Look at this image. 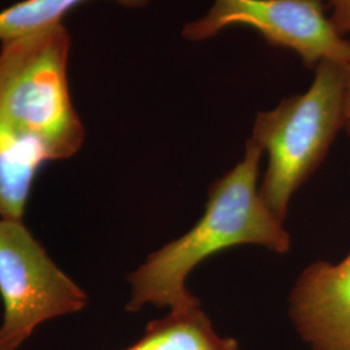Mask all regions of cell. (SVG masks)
<instances>
[{"label": "cell", "instance_id": "1", "mask_svg": "<svg viewBox=\"0 0 350 350\" xmlns=\"http://www.w3.org/2000/svg\"><path fill=\"white\" fill-rule=\"evenodd\" d=\"M262 154L250 139L241 161L208 188L204 214L195 226L152 252L127 276L131 289L126 312L138 313L150 305L174 309L199 301L188 291V276L200 263L224 250L239 245H258L278 254L291 250V235L260 193Z\"/></svg>", "mask_w": 350, "mask_h": 350}, {"label": "cell", "instance_id": "2", "mask_svg": "<svg viewBox=\"0 0 350 350\" xmlns=\"http://www.w3.org/2000/svg\"><path fill=\"white\" fill-rule=\"evenodd\" d=\"M70 43L62 23L1 42L0 120L47 161L73 157L85 142L68 85Z\"/></svg>", "mask_w": 350, "mask_h": 350}, {"label": "cell", "instance_id": "3", "mask_svg": "<svg viewBox=\"0 0 350 350\" xmlns=\"http://www.w3.org/2000/svg\"><path fill=\"white\" fill-rule=\"evenodd\" d=\"M342 91V65L322 62L308 91L256 118L250 139L267 154L260 193L282 222L293 195L325 161L344 129Z\"/></svg>", "mask_w": 350, "mask_h": 350}, {"label": "cell", "instance_id": "4", "mask_svg": "<svg viewBox=\"0 0 350 350\" xmlns=\"http://www.w3.org/2000/svg\"><path fill=\"white\" fill-rule=\"evenodd\" d=\"M0 350H18L47 321L78 313L88 293L20 221L0 219Z\"/></svg>", "mask_w": 350, "mask_h": 350}, {"label": "cell", "instance_id": "5", "mask_svg": "<svg viewBox=\"0 0 350 350\" xmlns=\"http://www.w3.org/2000/svg\"><path fill=\"white\" fill-rule=\"evenodd\" d=\"M325 0H215L206 16L183 29V37L202 42L234 25L250 26L274 46L295 51L315 69L322 62L348 60L350 42L327 16Z\"/></svg>", "mask_w": 350, "mask_h": 350}, {"label": "cell", "instance_id": "6", "mask_svg": "<svg viewBox=\"0 0 350 350\" xmlns=\"http://www.w3.org/2000/svg\"><path fill=\"white\" fill-rule=\"evenodd\" d=\"M288 314L310 349L350 350V253L338 263H310L292 288Z\"/></svg>", "mask_w": 350, "mask_h": 350}, {"label": "cell", "instance_id": "7", "mask_svg": "<svg viewBox=\"0 0 350 350\" xmlns=\"http://www.w3.org/2000/svg\"><path fill=\"white\" fill-rule=\"evenodd\" d=\"M122 350H240L238 341L217 332L200 300L169 309L150 321L142 336Z\"/></svg>", "mask_w": 350, "mask_h": 350}, {"label": "cell", "instance_id": "8", "mask_svg": "<svg viewBox=\"0 0 350 350\" xmlns=\"http://www.w3.org/2000/svg\"><path fill=\"white\" fill-rule=\"evenodd\" d=\"M46 163L37 146L0 120V219L23 222L36 178Z\"/></svg>", "mask_w": 350, "mask_h": 350}, {"label": "cell", "instance_id": "9", "mask_svg": "<svg viewBox=\"0 0 350 350\" xmlns=\"http://www.w3.org/2000/svg\"><path fill=\"white\" fill-rule=\"evenodd\" d=\"M86 0H23L0 11V40L24 37L62 23L65 13ZM127 8H142L148 0H116Z\"/></svg>", "mask_w": 350, "mask_h": 350}, {"label": "cell", "instance_id": "10", "mask_svg": "<svg viewBox=\"0 0 350 350\" xmlns=\"http://www.w3.org/2000/svg\"><path fill=\"white\" fill-rule=\"evenodd\" d=\"M331 10V23L341 37L350 34V0H325Z\"/></svg>", "mask_w": 350, "mask_h": 350}, {"label": "cell", "instance_id": "11", "mask_svg": "<svg viewBox=\"0 0 350 350\" xmlns=\"http://www.w3.org/2000/svg\"><path fill=\"white\" fill-rule=\"evenodd\" d=\"M344 68V91H342V121L344 129L350 135V55L342 65Z\"/></svg>", "mask_w": 350, "mask_h": 350}]
</instances>
